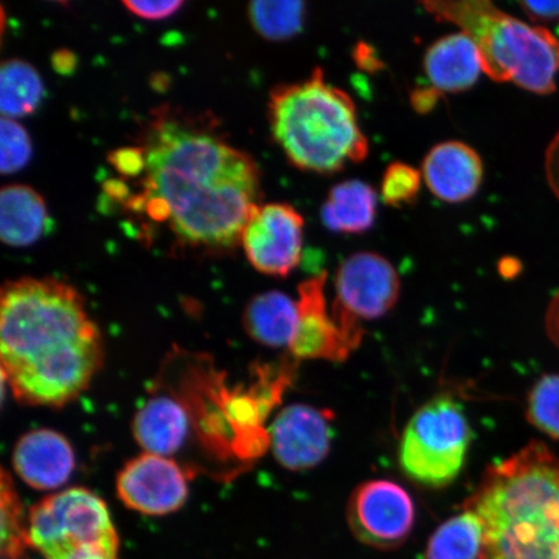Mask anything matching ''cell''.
<instances>
[{
	"mask_svg": "<svg viewBox=\"0 0 559 559\" xmlns=\"http://www.w3.org/2000/svg\"><path fill=\"white\" fill-rule=\"evenodd\" d=\"M142 148L144 192L130 207L167 223L187 249L221 254L241 245L262 194L253 158L207 126L170 115L151 123Z\"/></svg>",
	"mask_w": 559,
	"mask_h": 559,
	"instance_id": "6da1fadb",
	"label": "cell"
},
{
	"mask_svg": "<svg viewBox=\"0 0 559 559\" xmlns=\"http://www.w3.org/2000/svg\"><path fill=\"white\" fill-rule=\"evenodd\" d=\"M0 359L17 402L62 407L99 372L104 342L72 285L21 277L5 283L0 296Z\"/></svg>",
	"mask_w": 559,
	"mask_h": 559,
	"instance_id": "7a4b0ae2",
	"label": "cell"
},
{
	"mask_svg": "<svg viewBox=\"0 0 559 559\" xmlns=\"http://www.w3.org/2000/svg\"><path fill=\"white\" fill-rule=\"evenodd\" d=\"M464 509L480 522V559H559V459L544 443L488 466Z\"/></svg>",
	"mask_w": 559,
	"mask_h": 559,
	"instance_id": "3957f363",
	"label": "cell"
},
{
	"mask_svg": "<svg viewBox=\"0 0 559 559\" xmlns=\"http://www.w3.org/2000/svg\"><path fill=\"white\" fill-rule=\"evenodd\" d=\"M269 117L272 135L300 170L333 174L368 156L352 97L330 85L320 68L302 82L272 90Z\"/></svg>",
	"mask_w": 559,
	"mask_h": 559,
	"instance_id": "277c9868",
	"label": "cell"
},
{
	"mask_svg": "<svg viewBox=\"0 0 559 559\" xmlns=\"http://www.w3.org/2000/svg\"><path fill=\"white\" fill-rule=\"evenodd\" d=\"M439 20L449 21L477 45L481 68L496 82H512L530 93H555L559 40L543 26L508 15L486 0L425 2Z\"/></svg>",
	"mask_w": 559,
	"mask_h": 559,
	"instance_id": "5b68a950",
	"label": "cell"
},
{
	"mask_svg": "<svg viewBox=\"0 0 559 559\" xmlns=\"http://www.w3.org/2000/svg\"><path fill=\"white\" fill-rule=\"evenodd\" d=\"M32 548L45 559H120V537L107 504L75 487L48 496L27 516Z\"/></svg>",
	"mask_w": 559,
	"mask_h": 559,
	"instance_id": "8992f818",
	"label": "cell"
},
{
	"mask_svg": "<svg viewBox=\"0 0 559 559\" xmlns=\"http://www.w3.org/2000/svg\"><path fill=\"white\" fill-rule=\"evenodd\" d=\"M471 442L463 407L452 397L438 396L412 416L403 432L402 471L425 487L449 486L463 471Z\"/></svg>",
	"mask_w": 559,
	"mask_h": 559,
	"instance_id": "52a82bcc",
	"label": "cell"
},
{
	"mask_svg": "<svg viewBox=\"0 0 559 559\" xmlns=\"http://www.w3.org/2000/svg\"><path fill=\"white\" fill-rule=\"evenodd\" d=\"M333 318L355 348L362 341L361 321L384 317L401 295V278L380 254L360 251L346 258L335 274Z\"/></svg>",
	"mask_w": 559,
	"mask_h": 559,
	"instance_id": "ba28073f",
	"label": "cell"
},
{
	"mask_svg": "<svg viewBox=\"0 0 559 559\" xmlns=\"http://www.w3.org/2000/svg\"><path fill=\"white\" fill-rule=\"evenodd\" d=\"M346 519L356 540L391 550L408 539L415 527L416 508L407 489L393 480L373 479L354 489Z\"/></svg>",
	"mask_w": 559,
	"mask_h": 559,
	"instance_id": "9c48e42d",
	"label": "cell"
},
{
	"mask_svg": "<svg viewBox=\"0 0 559 559\" xmlns=\"http://www.w3.org/2000/svg\"><path fill=\"white\" fill-rule=\"evenodd\" d=\"M304 227V216L292 205H260L243 228L241 247L257 271L286 277L302 257Z\"/></svg>",
	"mask_w": 559,
	"mask_h": 559,
	"instance_id": "30bf717a",
	"label": "cell"
},
{
	"mask_svg": "<svg viewBox=\"0 0 559 559\" xmlns=\"http://www.w3.org/2000/svg\"><path fill=\"white\" fill-rule=\"evenodd\" d=\"M116 488L126 507L151 516L178 512L190 495L187 474L179 464L145 452L123 466Z\"/></svg>",
	"mask_w": 559,
	"mask_h": 559,
	"instance_id": "8fae6325",
	"label": "cell"
},
{
	"mask_svg": "<svg viewBox=\"0 0 559 559\" xmlns=\"http://www.w3.org/2000/svg\"><path fill=\"white\" fill-rule=\"evenodd\" d=\"M333 414L307 404L285 407L272 421L270 445L280 465L293 472L317 467L331 452Z\"/></svg>",
	"mask_w": 559,
	"mask_h": 559,
	"instance_id": "7c38bea8",
	"label": "cell"
},
{
	"mask_svg": "<svg viewBox=\"0 0 559 559\" xmlns=\"http://www.w3.org/2000/svg\"><path fill=\"white\" fill-rule=\"evenodd\" d=\"M326 274H320L298 286V324L289 347L297 359L345 361L355 347L337 321L328 311Z\"/></svg>",
	"mask_w": 559,
	"mask_h": 559,
	"instance_id": "4fadbf2b",
	"label": "cell"
},
{
	"mask_svg": "<svg viewBox=\"0 0 559 559\" xmlns=\"http://www.w3.org/2000/svg\"><path fill=\"white\" fill-rule=\"evenodd\" d=\"M13 469L27 486L40 491L64 486L75 466L72 445L51 429L26 432L13 450Z\"/></svg>",
	"mask_w": 559,
	"mask_h": 559,
	"instance_id": "5bb4252c",
	"label": "cell"
},
{
	"mask_svg": "<svg viewBox=\"0 0 559 559\" xmlns=\"http://www.w3.org/2000/svg\"><path fill=\"white\" fill-rule=\"evenodd\" d=\"M421 174L436 198L457 204L478 192L485 170L472 146L451 140L432 146L424 159Z\"/></svg>",
	"mask_w": 559,
	"mask_h": 559,
	"instance_id": "9a60e30c",
	"label": "cell"
},
{
	"mask_svg": "<svg viewBox=\"0 0 559 559\" xmlns=\"http://www.w3.org/2000/svg\"><path fill=\"white\" fill-rule=\"evenodd\" d=\"M425 72L432 87L456 94L471 88L484 72L477 45L463 32L445 35L429 47Z\"/></svg>",
	"mask_w": 559,
	"mask_h": 559,
	"instance_id": "2e32d148",
	"label": "cell"
},
{
	"mask_svg": "<svg viewBox=\"0 0 559 559\" xmlns=\"http://www.w3.org/2000/svg\"><path fill=\"white\" fill-rule=\"evenodd\" d=\"M190 415L185 404L166 395L153 396L136 412L132 431L145 453L170 456L183 447Z\"/></svg>",
	"mask_w": 559,
	"mask_h": 559,
	"instance_id": "e0dca14e",
	"label": "cell"
},
{
	"mask_svg": "<svg viewBox=\"0 0 559 559\" xmlns=\"http://www.w3.org/2000/svg\"><path fill=\"white\" fill-rule=\"evenodd\" d=\"M45 200L32 187L11 185L0 192V239L25 248L38 241L47 228Z\"/></svg>",
	"mask_w": 559,
	"mask_h": 559,
	"instance_id": "ac0fdd59",
	"label": "cell"
},
{
	"mask_svg": "<svg viewBox=\"0 0 559 559\" xmlns=\"http://www.w3.org/2000/svg\"><path fill=\"white\" fill-rule=\"evenodd\" d=\"M245 331L258 344L290 347L298 324V305L285 293L272 290L255 296L243 312Z\"/></svg>",
	"mask_w": 559,
	"mask_h": 559,
	"instance_id": "d6986e66",
	"label": "cell"
},
{
	"mask_svg": "<svg viewBox=\"0 0 559 559\" xmlns=\"http://www.w3.org/2000/svg\"><path fill=\"white\" fill-rule=\"evenodd\" d=\"M377 212V193L360 180H347L334 186L328 194L321 219L337 233L362 234L373 226Z\"/></svg>",
	"mask_w": 559,
	"mask_h": 559,
	"instance_id": "ffe728a7",
	"label": "cell"
},
{
	"mask_svg": "<svg viewBox=\"0 0 559 559\" xmlns=\"http://www.w3.org/2000/svg\"><path fill=\"white\" fill-rule=\"evenodd\" d=\"M45 87L40 75L29 62L12 59L0 68V111L3 117L32 115L44 99Z\"/></svg>",
	"mask_w": 559,
	"mask_h": 559,
	"instance_id": "44dd1931",
	"label": "cell"
},
{
	"mask_svg": "<svg viewBox=\"0 0 559 559\" xmlns=\"http://www.w3.org/2000/svg\"><path fill=\"white\" fill-rule=\"evenodd\" d=\"M480 522L469 510L451 516L430 536L426 545L425 559H480Z\"/></svg>",
	"mask_w": 559,
	"mask_h": 559,
	"instance_id": "7402d4cb",
	"label": "cell"
},
{
	"mask_svg": "<svg viewBox=\"0 0 559 559\" xmlns=\"http://www.w3.org/2000/svg\"><path fill=\"white\" fill-rule=\"evenodd\" d=\"M306 15L304 2L257 0L249 4V17L254 29L269 40H285L302 31Z\"/></svg>",
	"mask_w": 559,
	"mask_h": 559,
	"instance_id": "603a6c76",
	"label": "cell"
},
{
	"mask_svg": "<svg viewBox=\"0 0 559 559\" xmlns=\"http://www.w3.org/2000/svg\"><path fill=\"white\" fill-rule=\"evenodd\" d=\"M0 510H2V558L23 559L32 547L29 528L23 516V504L19 499L10 474L3 471L0 487Z\"/></svg>",
	"mask_w": 559,
	"mask_h": 559,
	"instance_id": "cb8c5ba5",
	"label": "cell"
},
{
	"mask_svg": "<svg viewBox=\"0 0 559 559\" xmlns=\"http://www.w3.org/2000/svg\"><path fill=\"white\" fill-rule=\"evenodd\" d=\"M527 417L535 428L559 439V376H544L531 390Z\"/></svg>",
	"mask_w": 559,
	"mask_h": 559,
	"instance_id": "d4e9b609",
	"label": "cell"
},
{
	"mask_svg": "<svg viewBox=\"0 0 559 559\" xmlns=\"http://www.w3.org/2000/svg\"><path fill=\"white\" fill-rule=\"evenodd\" d=\"M423 174L404 163L391 164L383 174L381 198L394 207L414 204L421 190Z\"/></svg>",
	"mask_w": 559,
	"mask_h": 559,
	"instance_id": "484cf974",
	"label": "cell"
},
{
	"mask_svg": "<svg viewBox=\"0 0 559 559\" xmlns=\"http://www.w3.org/2000/svg\"><path fill=\"white\" fill-rule=\"evenodd\" d=\"M32 142L29 134L16 120L2 117L0 120V170L16 173L29 163Z\"/></svg>",
	"mask_w": 559,
	"mask_h": 559,
	"instance_id": "4316f807",
	"label": "cell"
},
{
	"mask_svg": "<svg viewBox=\"0 0 559 559\" xmlns=\"http://www.w3.org/2000/svg\"><path fill=\"white\" fill-rule=\"evenodd\" d=\"M122 4L138 17L145 20H163L174 15L185 3L181 2V0H157V2L126 0Z\"/></svg>",
	"mask_w": 559,
	"mask_h": 559,
	"instance_id": "83f0119b",
	"label": "cell"
},
{
	"mask_svg": "<svg viewBox=\"0 0 559 559\" xmlns=\"http://www.w3.org/2000/svg\"><path fill=\"white\" fill-rule=\"evenodd\" d=\"M111 165L126 177H136L145 169V156L142 146H130V148H122L115 151L109 156Z\"/></svg>",
	"mask_w": 559,
	"mask_h": 559,
	"instance_id": "f1b7e54d",
	"label": "cell"
},
{
	"mask_svg": "<svg viewBox=\"0 0 559 559\" xmlns=\"http://www.w3.org/2000/svg\"><path fill=\"white\" fill-rule=\"evenodd\" d=\"M545 171H547L550 190L559 200V132L551 140L547 155H545Z\"/></svg>",
	"mask_w": 559,
	"mask_h": 559,
	"instance_id": "f546056e",
	"label": "cell"
},
{
	"mask_svg": "<svg viewBox=\"0 0 559 559\" xmlns=\"http://www.w3.org/2000/svg\"><path fill=\"white\" fill-rule=\"evenodd\" d=\"M521 7L531 19L536 21L559 19V2H522Z\"/></svg>",
	"mask_w": 559,
	"mask_h": 559,
	"instance_id": "4dcf8cb0",
	"label": "cell"
},
{
	"mask_svg": "<svg viewBox=\"0 0 559 559\" xmlns=\"http://www.w3.org/2000/svg\"><path fill=\"white\" fill-rule=\"evenodd\" d=\"M440 93L435 87L419 88L412 95V103H414L416 110L429 111L438 102Z\"/></svg>",
	"mask_w": 559,
	"mask_h": 559,
	"instance_id": "1f68e13d",
	"label": "cell"
},
{
	"mask_svg": "<svg viewBox=\"0 0 559 559\" xmlns=\"http://www.w3.org/2000/svg\"><path fill=\"white\" fill-rule=\"evenodd\" d=\"M354 56L356 62H358V66L361 69L374 72V70L382 68L381 61L377 59V56L373 52L372 48H370L366 44H361L358 47H356Z\"/></svg>",
	"mask_w": 559,
	"mask_h": 559,
	"instance_id": "d6a6232c",
	"label": "cell"
},
{
	"mask_svg": "<svg viewBox=\"0 0 559 559\" xmlns=\"http://www.w3.org/2000/svg\"><path fill=\"white\" fill-rule=\"evenodd\" d=\"M548 334L551 341L559 347V292L551 299L547 317Z\"/></svg>",
	"mask_w": 559,
	"mask_h": 559,
	"instance_id": "836d02e7",
	"label": "cell"
},
{
	"mask_svg": "<svg viewBox=\"0 0 559 559\" xmlns=\"http://www.w3.org/2000/svg\"><path fill=\"white\" fill-rule=\"evenodd\" d=\"M75 66L74 56L68 51H60L53 56V67L60 73L72 72Z\"/></svg>",
	"mask_w": 559,
	"mask_h": 559,
	"instance_id": "e575fe53",
	"label": "cell"
}]
</instances>
